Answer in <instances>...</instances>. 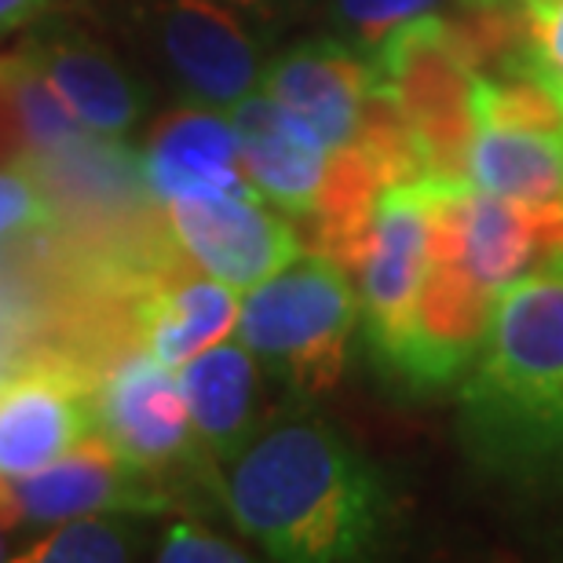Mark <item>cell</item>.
Returning <instances> with one entry per match:
<instances>
[{"label":"cell","mask_w":563,"mask_h":563,"mask_svg":"<svg viewBox=\"0 0 563 563\" xmlns=\"http://www.w3.org/2000/svg\"><path fill=\"white\" fill-rule=\"evenodd\" d=\"M96 380L70 358L0 377V476H26L96 432Z\"/></svg>","instance_id":"11"},{"label":"cell","mask_w":563,"mask_h":563,"mask_svg":"<svg viewBox=\"0 0 563 563\" xmlns=\"http://www.w3.org/2000/svg\"><path fill=\"white\" fill-rule=\"evenodd\" d=\"M168 234L198 272L253 289L303 253V239L256 190H206L165 201Z\"/></svg>","instance_id":"8"},{"label":"cell","mask_w":563,"mask_h":563,"mask_svg":"<svg viewBox=\"0 0 563 563\" xmlns=\"http://www.w3.org/2000/svg\"><path fill=\"white\" fill-rule=\"evenodd\" d=\"M11 527H19V520H15V512H11V501H8L4 487H0V560H8V545H4V534L11 531Z\"/></svg>","instance_id":"27"},{"label":"cell","mask_w":563,"mask_h":563,"mask_svg":"<svg viewBox=\"0 0 563 563\" xmlns=\"http://www.w3.org/2000/svg\"><path fill=\"white\" fill-rule=\"evenodd\" d=\"M52 220L48 198L41 179L26 168H4L0 173V242L11 234H26Z\"/></svg>","instance_id":"23"},{"label":"cell","mask_w":563,"mask_h":563,"mask_svg":"<svg viewBox=\"0 0 563 563\" xmlns=\"http://www.w3.org/2000/svg\"><path fill=\"white\" fill-rule=\"evenodd\" d=\"M11 77H15V55H0V92H8Z\"/></svg>","instance_id":"28"},{"label":"cell","mask_w":563,"mask_h":563,"mask_svg":"<svg viewBox=\"0 0 563 563\" xmlns=\"http://www.w3.org/2000/svg\"><path fill=\"white\" fill-rule=\"evenodd\" d=\"M468 184L512 201H563V136L531 129H476Z\"/></svg>","instance_id":"19"},{"label":"cell","mask_w":563,"mask_h":563,"mask_svg":"<svg viewBox=\"0 0 563 563\" xmlns=\"http://www.w3.org/2000/svg\"><path fill=\"white\" fill-rule=\"evenodd\" d=\"M44 11H48V0H0V33L33 26Z\"/></svg>","instance_id":"26"},{"label":"cell","mask_w":563,"mask_h":563,"mask_svg":"<svg viewBox=\"0 0 563 563\" xmlns=\"http://www.w3.org/2000/svg\"><path fill=\"white\" fill-rule=\"evenodd\" d=\"M0 487L19 523H63L103 512L157 516L176 505L162 483L121 457L99 432L37 472L0 476Z\"/></svg>","instance_id":"10"},{"label":"cell","mask_w":563,"mask_h":563,"mask_svg":"<svg viewBox=\"0 0 563 563\" xmlns=\"http://www.w3.org/2000/svg\"><path fill=\"white\" fill-rule=\"evenodd\" d=\"M143 549L140 523L129 512L77 516L52 523V531L22 549L19 563H114L132 560Z\"/></svg>","instance_id":"20"},{"label":"cell","mask_w":563,"mask_h":563,"mask_svg":"<svg viewBox=\"0 0 563 563\" xmlns=\"http://www.w3.org/2000/svg\"><path fill=\"white\" fill-rule=\"evenodd\" d=\"M369 66L413 129L424 176L468 179V146L476 136V66L465 59L446 15L432 11L402 22L369 52Z\"/></svg>","instance_id":"5"},{"label":"cell","mask_w":563,"mask_h":563,"mask_svg":"<svg viewBox=\"0 0 563 563\" xmlns=\"http://www.w3.org/2000/svg\"><path fill=\"white\" fill-rule=\"evenodd\" d=\"M220 498L272 560L341 563L380 542L388 490L344 432L308 407H282L220 465Z\"/></svg>","instance_id":"1"},{"label":"cell","mask_w":563,"mask_h":563,"mask_svg":"<svg viewBox=\"0 0 563 563\" xmlns=\"http://www.w3.org/2000/svg\"><path fill=\"white\" fill-rule=\"evenodd\" d=\"M92 402L96 432L168 494L184 479H198L220 494V468L198 443L173 366L157 363L151 352L121 355V363L96 380Z\"/></svg>","instance_id":"6"},{"label":"cell","mask_w":563,"mask_h":563,"mask_svg":"<svg viewBox=\"0 0 563 563\" xmlns=\"http://www.w3.org/2000/svg\"><path fill=\"white\" fill-rule=\"evenodd\" d=\"M512 4L520 8L527 19H534V15H542V11L553 4V0H512Z\"/></svg>","instance_id":"29"},{"label":"cell","mask_w":563,"mask_h":563,"mask_svg":"<svg viewBox=\"0 0 563 563\" xmlns=\"http://www.w3.org/2000/svg\"><path fill=\"white\" fill-rule=\"evenodd\" d=\"M527 74L563 107V0L527 19Z\"/></svg>","instance_id":"22"},{"label":"cell","mask_w":563,"mask_h":563,"mask_svg":"<svg viewBox=\"0 0 563 563\" xmlns=\"http://www.w3.org/2000/svg\"><path fill=\"white\" fill-rule=\"evenodd\" d=\"M140 176L157 201L206 190H253L242 173L239 129L231 114L187 99L146 132Z\"/></svg>","instance_id":"14"},{"label":"cell","mask_w":563,"mask_h":563,"mask_svg":"<svg viewBox=\"0 0 563 563\" xmlns=\"http://www.w3.org/2000/svg\"><path fill=\"white\" fill-rule=\"evenodd\" d=\"M450 4L454 0H322V11L333 26V37L369 55L402 22L432 15Z\"/></svg>","instance_id":"21"},{"label":"cell","mask_w":563,"mask_h":563,"mask_svg":"<svg viewBox=\"0 0 563 563\" xmlns=\"http://www.w3.org/2000/svg\"><path fill=\"white\" fill-rule=\"evenodd\" d=\"M428 179V264L413 308V325L388 377L410 391H439L476 363L487 336L494 297L476 278L465 253L468 179Z\"/></svg>","instance_id":"4"},{"label":"cell","mask_w":563,"mask_h":563,"mask_svg":"<svg viewBox=\"0 0 563 563\" xmlns=\"http://www.w3.org/2000/svg\"><path fill=\"white\" fill-rule=\"evenodd\" d=\"M154 560H162V563H245L250 553L234 542H228V538L209 534L206 527H198L190 520H176L165 527L162 542L154 549Z\"/></svg>","instance_id":"24"},{"label":"cell","mask_w":563,"mask_h":563,"mask_svg":"<svg viewBox=\"0 0 563 563\" xmlns=\"http://www.w3.org/2000/svg\"><path fill=\"white\" fill-rule=\"evenodd\" d=\"M220 4H228L231 11H239V15L250 22V26H275L286 15L297 11L300 0H220Z\"/></svg>","instance_id":"25"},{"label":"cell","mask_w":563,"mask_h":563,"mask_svg":"<svg viewBox=\"0 0 563 563\" xmlns=\"http://www.w3.org/2000/svg\"><path fill=\"white\" fill-rule=\"evenodd\" d=\"M190 424L217 468L261 424V363L242 341H220L179 366Z\"/></svg>","instance_id":"17"},{"label":"cell","mask_w":563,"mask_h":563,"mask_svg":"<svg viewBox=\"0 0 563 563\" xmlns=\"http://www.w3.org/2000/svg\"><path fill=\"white\" fill-rule=\"evenodd\" d=\"M187 267L190 264L168 267L157 282H146L140 300L132 303V330L143 352L173 369L206 347L228 341L242 311L239 289L212 275H195Z\"/></svg>","instance_id":"16"},{"label":"cell","mask_w":563,"mask_h":563,"mask_svg":"<svg viewBox=\"0 0 563 563\" xmlns=\"http://www.w3.org/2000/svg\"><path fill=\"white\" fill-rule=\"evenodd\" d=\"M228 114L239 129L242 173L250 187L286 217L308 220L330 157L322 140L267 92H250Z\"/></svg>","instance_id":"15"},{"label":"cell","mask_w":563,"mask_h":563,"mask_svg":"<svg viewBox=\"0 0 563 563\" xmlns=\"http://www.w3.org/2000/svg\"><path fill=\"white\" fill-rule=\"evenodd\" d=\"M140 26L157 66L187 103L231 110L261 88V41L220 0H146Z\"/></svg>","instance_id":"7"},{"label":"cell","mask_w":563,"mask_h":563,"mask_svg":"<svg viewBox=\"0 0 563 563\" xmlns=\"http://www.w3.org/2000/svg\"><path fill=\"white\" fill-rule=\"evenodd\" d=\"M88 136L118 143L143 118V88L118 55L70 22H44L15 52Z\"/></svg>","instance_id":"12"},{"label":"cell","mask_w":563,"mask_h":563,"mask_svg":"<svg viewBox=\"0 0 563 563\" xmlns=\"http://www.w3.org/2000/svg\"><path fill=\"white\" fill-rule=\"evenodd\" d=\"M385 176L369 162L358 143L333 146L325 157V173L308 212L311 220V253L333 261L341 272L358 275L374 228V209L385 190Z\"/></svg>","instance_id":"18"},{"label":"cell","mask_w":563,"mask_h":563,"mask_svg":"<svg viewBox=\"0 0 563 563\" xmlns=\"http://www.w3.org/2000/svg\"><path fill=\"white\" fill-rule=\"evenodd\" d=\"M472 461L512 483H563V253L498 289L461 385Z\"/></svg>","instance_id":"2"},{"label":"cell","mask_w":563,"mask_h":563,"mask_svg":"<svg viewBox=\"0 0 563 563\" xmlns=\"http://www.w3.org/2000/svg\"><path fill=\"white\" fill-rule=\"evenodd\" d=\"M428 264V179L380 190L369 245L358 267V319L380 374H391L407 347Z\"/></svg>","instance_id":"9"},{"label":"cell","mask_w":563,"mask_h":563,"mask_svg":"<svg viewBox=\"0 0 563 563\" xmlns=\"http://www.w3.org/2000/svg\"><path fill=\"white\" fill-rule=\"evenodd\" d=\"M355 325L358 292L352 275L319 253H300L278 275L245 289L239 311L242 344L300 399L341 385Z\"/></svg>","instance_id":"3"},{"label":"cell","mask_w":563,"mask_h":563,"mask_svg":"<svg viewBox=\"0 0 563 563\" xmlns=\"http://www.w3.org/2000/svg\"><path fill=\"white\" fill-rule=\"evenodd\" d=\"M369 88H374L369 55L341 37L292 44L261 74V92L286 107L292 118H300L325 151L355 143Z\"/></svg>","instance_id":"13"}]
</instances>
